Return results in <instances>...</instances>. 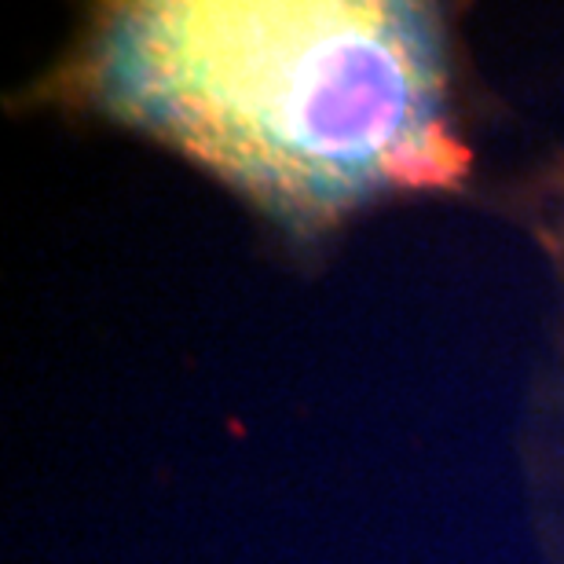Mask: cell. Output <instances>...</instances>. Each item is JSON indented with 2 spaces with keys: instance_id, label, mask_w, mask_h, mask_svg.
<instances>
[{
  "instance_id": "obj_1",
  "label": "cell",
  "mask_w": 564,
  "mask_h": 564,
  "mask_svg": "<svg viewBox=\"0 0 564 564\" xmlns=\"http://www.w3.org/2000/svg\"><path fill=\"white\" fill-rule=\"evenodd\" d=\"M96 77L110 110L286 217L419 173L440 132L436 41L403 4H137Z\"/></svg>"
}]
</instances>
